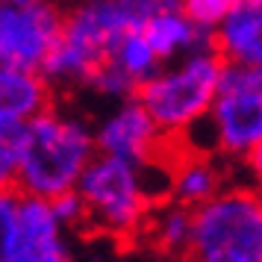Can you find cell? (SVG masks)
I'll use <instances>...</instances> for the list:
<instances>
[{
	"label": "cell",
	"mask_w": 262,
	"mask_h": 262,
	"mask_svg": "<svg viewBox=\"0 0 262 262\" xmlns=\"http://www.w3.org/2000/svg\"><path fill=\"white\" fill-rule=\"evenodd\" d=\"M97 154L89 118L62 106H48L18 133L15 189L53 201L77 186L83 168Z\"/></svg>",
	"instance_id": "cell-1"
},
{
	"label": "cell",
	"mask_w": 262,
	"mask_h": 262,
	"mask_svg": "<svg viewBox=\"0 0 262 262\" xmlns=\"http://www.w3.org/2000/svg\"><path fill=\"white\" fill-rule=\"evenodd\" d=\"M127 30L139 27H133L121 0H74L62 12L59 36L38 71L53 89H85Z\"/></svg>",
	"instance_id": "cell-2"
},
{
	"label": "cell",
	"mask_w": 262,
	"mask_h": 262,
	"mask_svg": "<svg viewBox=\"0 0 262 262\" xmlns=\"http://www.w3.org/2000/svg\"><path fill=\"white\" fill-rule=\"evenodd\" d=\"M186 262H262V201L250 186H224L191 209Z\"/></svg>",
	"instance_id": "cell-3"
},
{
	"label": "cell",
	"mask_w": 262,
	"mask_h": 262,
	"mask_svg": "<svg viewBox=\"0 0 262 262\" xmlns=\"http://www.w3.org/2000/svg\"><path fill=\"white\" fill-rule=\"evenodd\" d=\"M221 68L224 62L212 48L162 62L159 71L136 89V100L168 139H177L209 112Z\"/></svg>",
	"instance_id": "cell-4"
},
{
	"label": "cell",
	"mask_w": 262,
	"mask_h": 262,
	"mask_svg": "<svg viewBox=\"0 0 262 262\" xmlns=\"http://www.w3.org/2000/svg\"><path fill=\"white\" fill-rule=\"evenodd\" d=\"M77 194L85 203V218L109 236L142 233L154 206L147 177L139 165L95 154L77 180Z\"/></svg>",
	"instance_id": "cell-5"
},
{
	"label": "cell",
	"mask_w": 262,
	"mask_h": 262,
	"mask_svg": "<svg viewBox=\"0 0 262 262\" xmlns=\"http://www.w3.org/2000/svg\"><path fill=\"white\" fill-rule=\"evenodd\" d=\"M206 124L215 154L253 162L262 147V68L224 62Z\"/></svg>",
	"instance_id": "cell-6"
},
{
	"label": "cell",
	"mask_w": 262,
	"mask_h": 262,
	"mask_svg": "<svg viewBox=\"0 0 262 262\" xmlns=\"http://www.w3.org/2000/svg\"><path fill=\"white\" fill-rule=\"evenodd\" d=\"M50 201L0 189V262H74Z\"/></svg>",
	"instance_id": "cell-7"
},
{
	"label": "cell",
	"mask_w": 262,
	"mask_h": 262,
	"mask_svg": "<svg viewBox=\"0 0 262 262\" xmlns=\"http://www.w3.org/2000/svg\"><path fill=\"white\" fill-rule=\"evenodd\" d=\"M53 0H0V65L38 71L59 36Z\"/></svg>",
	"instance_id": "cell-8"
},
{
	"label": "cell",
	"mask_w": 262,
	"mask_h": 262,
	"mask_svg": "<svg viewBox=\"0 0 262 262\" xmlns=\"http://www.w3.org/2000/svg\"><path fill=\"white\" fill-rule=\"evenodd\" d=\"M92 130H95L97 154L115 156L139 168L165 159L171 144V139L156 127L136 97L118 100L97 124H92Z\"/></svg>",
	"instance_id": "cell-9"
},
{
	"label": "cell",
	"mask_w": 262,
	"mask_h": 262,
	"mask_svg": "<svg viewBox=\"0 0 262 262\" xmlns=\"http://www.w3.org/2000/svg\"><path fill=\"white\" fill-rule=\"evenodd\" d=\"M212 50L230 65H262V0H236L212 27Z\"/></svg>",
	"instance_id": "cell-10"
},
{
	"label": "cell",
	"mask_w": 262,
	"mask_h": 262,
	"mask_svg": "<svg viewBox=\"0 0 262 262\" xmlns=\"http://www.w3.org/2000/svg\"><path fill=\"white\" fill-rule=\"evenodd\" d=\"M53 92L41 71L0 65V124H27L53 106Z\"/></svg>",
	"instance_id": "cell-11"
},
{
	"label": "cell",
	"mask_w": 262,
	"mask_h": 262,
	"mask_svg": "<svg viewBox=\"0 0 262 262\" xmlns=\"http://www.w3.org/2000/svg\"><path fill=\"white\" fill-rule=\"evenodd\" d=\"M142 36L154 48L159 62H171V59H180V56H189V53L212 48V30L189 21L183 15V9L154 15L150 21H144Z\"/></svg>",
	"instance_id": "cell-12"
},
{
	"label": "cell",
	"mask_w": 262,
	"mask_h": 262,
	"mask_svg": "<svg viewBox=\"0 0 262 262\" xmlns=\"http://www.w3.org/2000/svg\"><path fill=\"white\" fill-rule=\"evenodd\" d=\"M221 189H224V171L212 156L186 154L171 159V186H168L171 201L194 209Z\"/></svg>",
	"instance_id": "cell-13"
},
{
	"label": "cell",
	"mask_w": 262,
	"mask_h": 262,
	"mask_svg": "<svg viewBox=\"0 0 262 262\" xmlns=\"http://www.w3.org/2000/svg\"><path fill=\"white\" fill-rule=\"evenodd\" d=\"M144 233H150V238L159 250L183 256L191 236V209L171 201V198L154 203L150 215H147V224H144Z\"/></svg>",
	"instance_id": "cell-14"
},
{
	"label": "cell",
	"mask_w": 262,
	"mask_h": 262,
	"mask_svg": "<svg viewBox=\"0 0 262 262\" xmlns=\"http://www.w3.org/2000/svg\"><path fill=\"white\" fill-rule=\"evenodd\" d=\"M109 62L118 68L130 83H136V89L150 77V74L159 71V56L154 53V48L147 45V38L142 36V30H127L124 36H121L118 48L112 50V56Z\"/></svg>",
	"instance_id": "cell-15"
},
{
	"label": "cell",
	"mask_w": 262,
	"mask_h": 262,
	"mask_svg": "<svg viewBox=\"0 0 262 262\" xmlns=\"http://www.w3.org/2000/svg\"><path fill=\"white\" fill-rule=\"evenodd\" d=\"M24 124H0V189L15 186L18 168V133Z\"/></svg>",
	"instance_id": "cell-16"
},
{
	"label": "cell",
	"mask_w": 262,
	"mask_h": 262,
	"mask_svg": "<svg viewBox=\"0 0 262 262\" xmlns=\"http://www.w3.org/2000/svg\"><path fill=\"white\" fill-rule=\"evenodd\" d=\"M233 6H236V0H180L183 15L194 24L206 27V30H212Z\"/></svg>",
	"instance_id": "cell-17"
},
{
	"label": "cell",
	"mask_w": 262,
	"mask_h": 262,
	"mask_svg": "<svg viewBox=\"0 0 262 262\" xmlns=\"http://www.w3.org/2000/svg\"><path fill=\"white\" fill-rule=\"evenodd\" d=\"M50 209L59 218V224L65 230H80V227H89V218H85V203L83 198L77 194V189L65 191V194H56L50 201Z\"/></svg>",
	"instance_id": "cell-18"
},
{
	"label": "cell",
	"mask_w": 262,
	"mask_h": 262,
	"mask_svg": "<svg viewBox=\"0 0 262 262\" xmlns=\"http://www.w3.org/2000/svg\"><path fill=\"white\" fill-rule=\"evenodd\" d=\"M121 6L127 9L133 27H139V30H142L144 21H150L154 15L180 9V0H121Z\"/></svg>",
	"instance_id": "cell-19"
}]
</instances>
